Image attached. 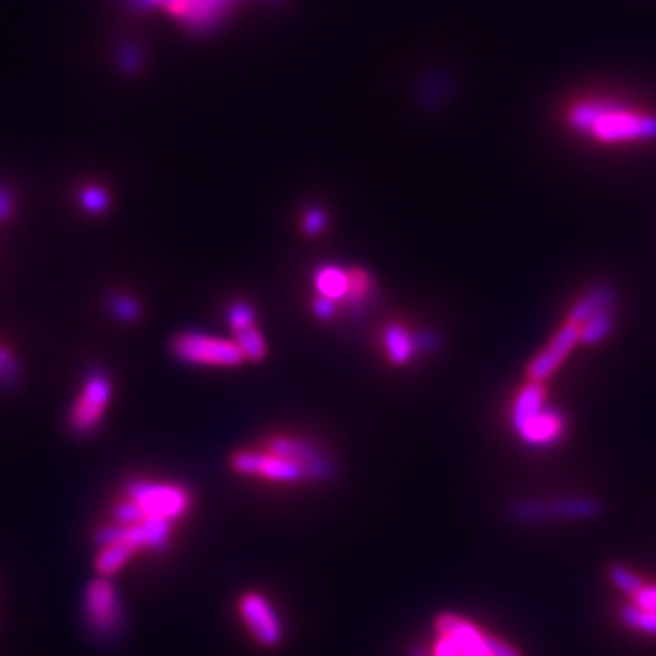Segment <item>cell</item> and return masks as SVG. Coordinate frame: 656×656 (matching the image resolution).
Masks as SVG:
<instances>
[{
  "label": "cell",
  "instance_id": "ffe728a7",
  "mask_svg": "<svg viewBox=\"0 0 656 656\" xmlns=\"http://www.w3.org/2000/svg\"><path fill=\"white\" fill-rule=\"evenodd\" d=\"M235 341L241 348L245 360H250V363H260V360H265L269 348H267V339H265V335H262L258 324L237 333Z\"/></svg>",
  "mask_w": 656,
  "mask_h": 656
},
{
  "label": "cell",
  "instance_id": "484cf974",
  "mask_svg": "<svg viewBox=\"0 0 656 656\" xmlns=\"http://www.w3.org/2000/svg\"><path fill=\"white\" fill-rule=\"evenodd\" d=\"M608 576H610V582L620 590V593H625L627 597H633L635 593H639V590L646 586V582L639 578L637 573L629 571L627 567H622V565H612L610 571H608Z\"/></svg>",
  "mask_w": 656,
  "mask_h": 656
},
{
  "label": "cell",
  "instance_id": "836d02e7",
  "mask_svg": "<svg viewBox=\"0 0 656 656\" xmlns=\"http://www.w3.org/2000/svg\"><path fill=\"white\" fill-rule=\"evenodd\" d=\"M433 656H463V652L456 648V644L452 642L450 637L439 635V639L433 646Z\"/></svg>",
  "mask_w": 656,
  "mask_h": 656
},
{
  "label": "cell",
  "instance_id": "8fae6325",
  "mask_svg": "<svg viewBox=\"0 0 656 656\" xmlns=\"http://www.w3.org/2000/svg\"><path fill=\"white\" fill-rule=\"evenodd\" d=\"M514 431L518 433L524 444H529L533 448H548L563 439L567 431V416L561 412V409L544 405L539 412L514 424Z\"/></svg>",
  "mask_w": 656,
  "mask_h": 656
},
{
  "label": "cell",
  "instance_id": "ba28073f",
  "mask_svg": "<svg viewBox=\"0 0 656 656\" xmlns=\"http://www.w3.org/2000/svg\"><path fill=\"white\" fill-rule=\"evenodd\" d=\"M86 618L90 631L101 637L120 635L124 629V608L118 590L107 580H98L88 586Z\"/></svg>",
  "mask_w": 656,
  "mask_h": 656
},
{
  "label": "cell",
  "instance_id": "8992f818",
  "mask_svg": "<svg viewBox=\"0 0 656 656\" xmlns=\"http://www.w3.org/2000/svg\"><path fill=\"white\" fill-rule=\"evenodd\" d=\"M265 450L297 463L305 471L307 480L326 482L331 480L337 471V465L331 456L318 444H314V441L299 435H273L267 439Z\"/></svg>",
  "mask_w": 656,
  "mask_h": 656
},
{
  "label": "cell",
  "instance_id": "7402d4cb",
  "mask_svg": "<svg viewBox=\"0 0 656 656\" xmlns=\"http://www.w3.org/2000/svg\"><path fill=\"white\" fill-rule=\"evenodd\" d=\"M22 380V363L20 358L15 356V352L7 346V343H0V390H13Z\"/></svg>",
  "mask_w": 656,
  "mask_h": 656
},
{
  "label": "cell",
  "instance_id": "4dcf8cb0",
  "mask_svg": "<svg viewBox=\"0 0 656 656\" xmlns=\"http://www.w3.org/2000/svg\"><path fill=\"white\" fill-rule=\"evenodd\" d=\"M118 60H120V67L126 71V73H135L139 71L141 67V58L137 56V49L135 47H130V45H124L120 52H118Z\"/></svg>",
  "mask_w": 656,
  "mask_h": 656
},
{
  "label": "cell",
  "instance_id": "3957f363",
  "mask_svg": "<svg viewBox=\"0 0 656 656\" xmlns=\"http://www.w3.org/2000/svg\"><path fill=\"white\" fill-rule=\"evenodd\" d=\"M124 497L139 507L143 518H160L169 522L184 518L192 507L190 490L175 482L135 480L124 488Z\"/></svg>",
  "mask_w": 656,
  "mask_h": 656
},
{
  "label": "cell",
  "instance_id": "cb8c5ba5",
  "mask_svg": "<svg viewBox=\"0 0 656 656\" xmlns=\"http://www.w3.org/2000/svg\"><path fill=\"white\" fill-rule=\"evenodd\" d=\"M109 311H111L113 318H118L120 322L130 324V322H137L141 318L143 307L133 297V294L118 292V294H113V297L109 299Z\"/></svg>",
  "mask_w": 656,
  "mask_h": 656
},
{
  "label": "cell",
  "instance_id": "7c38bea8",
  "mask_svg": "<svg viewBox=\"0 0 656 656\" xmlns=\"http://www.w3.org/2000/svg\"><path fill=\"white\" fill-rule=\"evenodd\" d=\"M439 635L450 637L463 656H490L488 635L456 614H444L437 620Z\"/></svg>",
  "mask_w": 656,
  "mask_h": 656
},
{
  "label": "cell",
  "instance_id": "9c48e42d",
  "mask_svg": "<svg viewBox=\"0 0 656 656\" xmlns=\"http://www.w3.org/2000/svg\"><path fill=\"white\" fill-rule=\"evenodd\" d=\"M241 616L245 625L256 637V642L265 648H275L284 637V625L280 614L275 612L267 597L250 593L241 599Z\"/></svg>",
  "mask_w": 656,
  "mask_h": 656
},
{
  "label": "cell",
  "instance_id": "83f0119b",
  "mask_svg": "<svg viewBox=\"0 0 656 656\" xmlns=\"http://www.w3.org/2000/svg\"><path fill=\"white\" fill-rule=\"evenodd\" d=\"M15 207H18V194L0 184V222H7L15 213Z\"/></svg>",
  "mask_w": 656,
  "mask_h": 656
},
{
  "label": "cell",
  "instance_id": "4316f807",
  "mask_svg": "<svg viewBox=\"0 0 656 656\" xmlns=\"http://www.w3.org/2000/svg\"><path fill=\"white\" fill-rule=\"evenodd\" d=\"M328 228V213L320 205H309L301 216V231L307 237H318Z\"/></svg>",
  "mask_w": 656,
  "mask_h": 656
},
{
  "label": "cell",
  "instance_id": "e0dca14e",
  "mask_svg": "<svg viewBox=\"0 0 656 656\" xmlns=\"http://www.w3.org/2000/svg\"><path fill=\"white\" fill-rule=\"evenodd\" d=\"M618 618H620L622 625L629 627L631 631L656 635V612L639 608V605H635L633 601L620 605Z\"/></svg>",
  "mask_w": 656,
  "mask_h": 656
},
{
  "label": "cell",
  "instance_id": "6da1fadb",
  "mask_svg": "<svg viewBox=\"0 0 656 656\" xmlns=\"http://www.w3.org/2000/svg\"><path fill=\"white\" fill-rule=\"evenodd\" d=\"M571 130L599 143L656 141V113L639 111L610 96L582 98L567 111Z\"/></svg>",
  "mask_w": 656,
  "mask_h": 656
},
{
  "label": "cell",
  "instance_id": "f1b7e54d",
  "mask_svg": "<svg viewBox=\"0 0 656 656\" xmlns=\"http://www.w3.org/2000/svg\"><path fill=\"white\" fill-rule=\"evenodd\" d=\"M311 311H314V316L318 320H333L337 314V301L333 299H326V297H318L311 303Z\"/></svg>",
  "mask_w": 656,
  "mask_h": 656
},
{
  "label": "cell",
  "instance_id": "2e32d148",
  "mask_svg": "<svg viewBox=\"0 0 656 656\" xmlns=\"http://www.w3.org/2000/svg\"><path fill=\"white\" fill-rule=\"evenodd\" d=\"M550 505L552 518H569V520H588L601 514V503L590 497H569L556 499Z\"/></svg>",
  "mask_w": 656,
  "mask_h": 656
},
{
  "label": "cell",
  "instance_id": "5b68a950",
  "mask_svg": "<svg viewBox=\"0 0 656 656\" xmlns=\"http://www.w3.org/2000/svg\"><path fill=\"white\" fill-rule=\"evenodd\" d=\"M173 535V522L160 520V518H145L135 524H118L111 522L96 531L94 539L98 548L109 544H120L128 550H164L169 546Z\"/></svg>",
  "mask_w": 656,
  "mask_h": 656
},
{
  "label": "cell",
  "instance_id": "ac0fdd59",
  "mask_svg": "<svg viewBox=\"0 0 656 656\" xmlns=\"http://www.w3.org/2000/svg\"><path fill=\"white\" fill-rule=\"evenodd\" d=\"M348 275H350V288H348L346 303L354 311H358L371 299V292H373V286H375L373 284V275L363 267H350Z\"/></svg>",
  "mask_w": 656,
  "mask_h": 656
},
{
  "label": "cell",
  "instance_id": "d6986e66",
  "mask_svg": "<svg viewBox=\"0 0 656 656\" xmlns=\"http://www.w3.org/2000/svg\"><path fill=\"white\" fill-rule=\"evenodd\" d=\"M612 326H614L612 309L599 311V314L590 316L580 324V341H584L586 346H595V343L603 341L612 333Z\"/></svg>",
  "mask_w": 656,
  "mask_h": 656
},
{
  "label": "cell",
  "instance_id": "4fadbf2b",
  "mask_svg": "<svg viewBox=\"0 0 656 656\" xmlns=\"http://www.w3.org/2000/svg\"><path fill=\"white\" fill-rule=\"evenodd\" d=\"M382 343H384L386 358L390 360V365L395 367H405L412 363L414 356H418L416 331H412V328H407L401 322H392L384 328Z\"/></svg>",
  "mask_w": 656,
  "mask_h": 656
},
{
  "label": "cell",
  "instance_id": "7a4b0ae2",
  "mask_svg": "<svg viewBox=\"0 0 656 656\" xmlns=\"http://www.w3.org/2000/svg\"><path fill=\"white\" fill-rule=\"evenodd\" d=\"M171 354L194 367H239L245 356L235 339H222L201 331H182L171 339Z\"/></svg>",
  "mask_w": 656,
  "mask_h": 656
},
{
  "label": "cell",
  "instance_id": "44dd1931",
  "mask_svg": "<svg viewBox=\"0 0 656 656\" xmlns=\"http://www.w3.org/2000/svg\"><path fill=\"white\" fill-rule=\"evenodd\" d=\"M77 201H79V207L86 213H90V216H103V213H107L111 207L109 190H105L103 186H96V184L81 186L79 194H77Z\"/></svg>",
  "mask_w": 656,
  "mask_h": 656
},
{
  "label": "cell",
  "instance_id": "5bb4252c",
  "mask_svg": "<svg viewBox=\"0 0 656 656\" xmlns=\"http://www.w3.org/2000/svg\"><path fill=\"white\" fill-rule=\"evenodd\" d=\"M314 288L320 297L333 301H346L350 288L348 269L337 265H322L314 273Z\"/></svg>",
  "mask_w": 656,
  "mask_h": 656
},
{
  "label": "cell",
  "instance_id": "52a82bcc",
  "mask_svg": "<svg viewBox=\"0 0 656 656\" xmlns=\"http://www.w3.org/2000/svg\"><path fill=\"white\" fill-rule=\"evenodd\" d=\"M231 469L250 475V478H262L271 482H282V484H299L305 482L307 475L297 465L288 461V458L277 456L269 450H250L243 448L231 454Z\"/></svg>",
  "mask_w": 656,
  "mask_h": 656
},
{
  "label": "cell",
  "instance_id": "d6a6232c",
  "mask_svg": "<svg viewBox=\"0 0 656 656\" xmlns=\"http://www.w3.org/2000/svg\"><path fill=\"white\" fill-rule=\"evenodd\" d=\"M437 346H439V339H437L435 333H431V331H416V348H418V354H429Z\"/></svg>",
  "mask_w": 656,
  "mask_h": 656
},
{
  "label": "cell",
  "instance_id": "e575fe53",
  "mask_svg": "<svg viewBox=\"0 0 656 656\" xmlns=\"http://www.w3.org/2000/svg\"><path fill=\"white\" fill-rule=\"evenodd\" d=\"M409 656H431V654L424 652L422 648H416V650H412V654H409Z\"/></svg>",
  "mask_w": 656,
  "mask_h": 656
},
{
  "label": "cell",
  "instance_id": "d4e9b609",
  "mask_svg": "<svg viewBox=\"0 0 656 656\" xmlns=\"http://www.w3.org/2000/svg\"><path fill=\"white\" fill-rule=\"evenodd\" d=\"M226 322L237 335L245 328L256 326V309L248 301H233L226 309Z\"/></svg>",
  "mask_w": 656,
  "mask_h": 656
},
{
  "label": "cell",
  "instance_id": "603a6c76",
  "mask_svg": "<svg viewBox=\"0 0 656 656\" xmlns=\"http://www.w3.org/2000/svg\"><path fill=\"white\" fill-rule=\"evenodd\" d=\"M510 516L524 524H539L552 518L550 505L546 501H516L510 505Z\"/></svg>",
  "mask_w": 656,
  "mask_h": 656
},
{
  "label": "cell",
  "instance_id": "9a60e30c",
  "mask_svg": "<svg viewBox=\"0 0 656 656\" xmlns=\"http://www.w3.org/2000/svg\"><path fill=\"white\" fill-rule=\"evenodd\" d=\"M614 301H616V294H614L612 288H608V286H595L593 290H588L576 305L571 307V311H569V322L582 324L590 316L599 314V311L612 309L614 307Z\"/></svg>",
  "mask_w": 656,
  "mask_h": 656
},
{
  "label": "cell",
  "instance_id": "277c9868",
  "mask_svg": "<svg viewBox=\"0 0 656 656\" xmlns=\"http://www.w3.org/2000/svg\"><path fill=\"white\" fill-rule=\"evenodd\" d=\"M111 395L113 384L109 373L103 369H92L86 375L84 384H81L79 395L69 412V431L79 437L92 435L107 416Z\"/></svg>",
  "mask_w": 656,
  "mask_h": 656
},
{
  "label": "cell",
  "instance_id": "f546056e",
  "mask_svg": "<svg viewBox=\"0 0 656 656\" xmlns=\"http://www.w3.org/2000/svg\"><path fill=\"white\" fill-rule=\"evenodd\" d=\"M631 601L635 605H639V608L656 612V584H646L642 590H639V593H635L631 597Z\"/></svg>",
  "mask_w": 656,
  "mask_h": 656
},
{
  "label": "cell",
  "instance_id": "1f68e13d",
  "mask_svg": "<svg viewBox=\"0 0 656 656\" xmlns=\"http://www.w3.org/2000/svg\"><path fill=\"white\" fill-rule=\"evenodd\" d=\"M488 650H490V656H522L518 648L503 642V639H499V637H492V635H488Z\"/></svg>",
  "mask_w": 656,
  "mask_h": 656
},
{
  "label": "cell",
  "instance_id": "30bf717a",
  "mask_svg": "<svg viewBox=\"0 0 656 656\" xmlns=\"http://www.w3.org/2000/svg\"><path fill=\"white\" fill-rule=\"evenodd\" d=\"M580 341V324L565 322L552 341L546 346V350H541L527 367V380L529 382H546L548 377L563 365V360L571 354V350L576 348V343Z\"/></svg>",
  "mask_w": 656,
  "mask_h": 656
}]
</instances>
